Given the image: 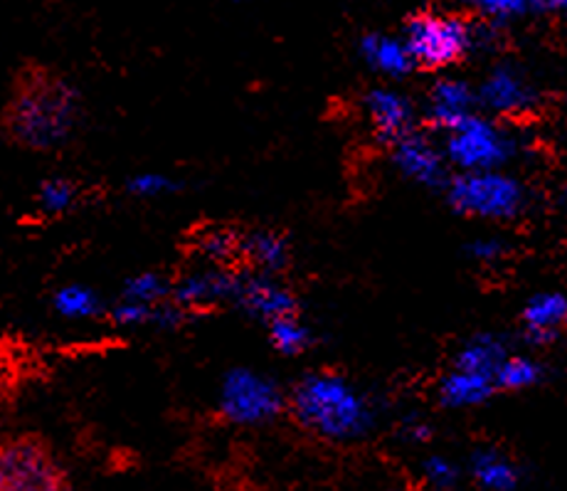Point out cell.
Listing matches in <instances>:
<instances>
[{"instance_id": "1", "label": "cell", "mask_w": 567, "mask_h": 491, "mask_svg": "<svg viewBox=\"0 0 567 491\" xmlns=\"http://www.w3.org/2000/svg\"><path fill=\"white\" fill-rule=\"evenodd\" d=\"M78 122V94L58 72L30 64L18 74L0 116L10 144L30 151L60 146Z\"/></svg>"}, {"instance_id": "2", "label": "cell", "mask_w": 567, "mask_h": 491, "mask_svg": "<svg viewBox=\"0 0 567 491\" xmlns=\"http://www.w3.org/2000/svg\"><path fill=\"white\" fill-rule=\"evenodd\" d=\"M299 420L329 438H351L368 420L365 402L336 376H313L303 380L293 396Z\"/></svg>"}, {"instance_id": "3", "label": "cell", "mask_w": 567, "mask_h": 491, "mask_svg": "<svg viewBox=\"0 0 567 491\" xmlns=\"http://www.w3.org/2000/svg\"><path fill=\"white\" fill-rule=\"evenodd\" d=\"M0 491H72V484L40 434H10L0 438Z\"/></svg>"}, {"instance_id": "4", "label": "cell", "mask_w": 567, "mask_h": 491, "mask_svg": "<svg viewBox=\"0 0 567 491\" xmlns=\"http://www.w3.org/2000/svg\"><path fill=\"white\" fill-rule=\"evenodd\" d=\"M474 42V32L460 16L420 13L405 28V45L414 64L427 70L460 62Z\"/></svg>"}, {"instance_id": "5", "label": "cell", "mask_w": 567, "mask_h": 491, "mask_svg": "<svg viewBox=\"0 0 567 491\" xmlns=\"http://www.w3.org/2000/svg\"><path fill=\"white\" fill-rule=\"evenodd\" d=\"M450 203L454 211L486 221H508L520 213L526 203L523 185L501 171L462 173L450 185Z\"/></svg>"}, {"instance_id": "6", "label": "cell", "mask_w": 567, "mask_h": 491, "mask_svg": "<svg viewBox=\"0 0 567 491\" xmlns=\"http://www.w3.org/2000/svg\"><path fill=\"white\" fill-rule=\"evenodd\" d=\"M511 141L482 116H468L450 131L446 154L464 173L498 171L511 158Z\"/></svg>"}, {"instance_id": "7", "label": "cell", "mask_w": 567, "mask_h": 491, "mask_svg": "<svg viewBox=\"0 0 567 491\" xmlns=\"http://www.w3.org/2000/svg\"><path fill=\"white\" fill-rule=\"evenodd\" d=\"M478 100L488 109L501 114H520L533 106L536 94L528 86V82L520 78L516 70L498 68L486 78V82L478 90Z\"/></svg>"}, {"instance_id": "8", "label": "cell", "mask_w": 567, "mask_h": 491, "mask_svg": "<svg viewBox=\"0 0 567 491\" xmlns=\"http://www.w3.org/2000/svg\"><path fill=\"white\" fill-rule=\"evenodd\" d=\"M476 94L460 80H442L430 94V116L440 129L452 131L474 116Z\"/></svg>"}, {"instance_id": "9", "label": "cell", "mask_w": 567, "mask_h": 491, "mask_svg": "<svg viewBox=\"0 0 567 491\" xmlns=\"http://www.w3.org/2000/svg\"><path fill=\"white\" fill-rule=\"evenodd\" d=\"M395 158L402 173H408L414 181L434 185L444 178V158L427 139L414 134L402 136L398 141Z\"/></svg>"}, {"instance_id": "10", "label": "cell", "mask_w": 567, "mask_h": 491, "mask_svg": "<svg viewBox=\"0 0 567 491\" xmlns=\"http://www.w3.org/2000/svg\"><path fill=\"white\" fill-rule=\"evenodd\" d=\"M523 321L533 341H548L567 324V297L560 291L536 294L523 309Z\"/></svg>"}, {"instance_id": "11", "label": "cell", "mask_w": 567, "mask_h": 491, "mask_svg": "<svg viewBox=\"0 0 567 491\" xmlns=\"http://www.w3.org/2000/svg\"><path fill=\"white\" fill-rule=\"evenodd\" d=\"M368 112L380 136L400 141L410 134L412 106L400 94L388 90H375L368 96Z\"/></svg>"}, {"instance_id": "12", "label": "cell", "mask_w": 567, "mask_h": 491, "mask_svg": "<svg viewBox=\"0 0 567 491\" xmlns=\"http://www.w3.org/2000/svg\"><path fill=\"white\" fill-rule=\"evenodd\" d=\"M494 388H496L494 378L454 368L442 383V400L452 408H472V406H478V402L488 400Z\"/></svg>"}, {"instance_id": "13", "label": "cell", "mask_w": 567, "mask_h": 491, "mask_svg": "<svg viewBox=\"0 0 567 491\" xmlns=\"http://www.w3.org/2000/svg\"><path fill=\"white\" fill-rule=\"evenodd\" d=\"M506 361V348L504 344L498 341L496 336H476L468 341L460 356H456V366L460 370H468V374H478V376H486V378H494L501 364Z\"/></svg>"}, {"instance_id": "14", "label": "cell", "mask_w": 567, "mask_h": 491, "mask_svg": "<svg viewBox=\"0 0 567 491\" xmlns=\"http://www.w3.org/2000/svg\"><path fill=\"white\" fill-rule=\"evenodd\" d=\"M365 60L373 64L375 70L392 74V78H402L412 70V58L405 45V40L388 38V35H368L361 45Z\"/></svg>"}, {"instance_id": "15", "label": "cell", "mask_w": 567, "mask_h": 491, "mask_svg": "<svg viewBox=\"0 0 567 491\" xmlns=\"http://www.w3.org/2000/svg\"><path fill=\"white\" fill-rule=\"evenodd\" d=\"M540 366L533 361V358H520L514 356L501 364L498 374H496V388H508V390H523L536 386L540 380Z\"/></svg>"}, {"instance_id": "16", "label": "cell", "mask_w": 567, "mask_h": 491, "mask_svg": "<svg viewBox=\"0 0 567 491\" xmlns=\"http://www.w3.org/2000/svg\"><path fill=\"white\" fill-rule=\"evenodd\" d=\"M474 474L478 482L488 489L506 491L516 484V472L506 460H501L496 454H478L474 462Z\"/></svg>"}, {"instance_id": "17", "label": "cell", "mask_w": 567, "mask_h": 491, "mask_svg": "<svg viewBox=\"0 0 567 491\" xmlns=\"http://www.w3.org/2000/svg\"><path fill=\"white\" fill-rule=\"evenodd\" d=\"M468 8H474L476 13L494 20H511L518 16H526L533 8V0H464Z\"/></svg>"}, {"instance_id": "18", "label": "cell", "mask_w": 567, "mask_h": 491, "mask_svg": "<svg viewBox=\"0 0 567 491\" xmlns=\"http://www.w3.org/2000/svg\"><path fill=\"white\" fill-rule=\"evenodd\" d=\"M275 341L287 354H297L299 348L307 344V331L291 319V316H281V319L275 321Z\"/></svg>"}, {"instance_id": "19", "label": "cell", "mask_w": 567, "mask_h": 491, "mask_svg": "<svg viewBox=\"0 0 567 491\" xmlns=\"http://www.w3.org/2000/svg\"><path fill=\"white\" fill-rule=\"evenodd\" d=\"M476 259H484V262H494L496 257L504 255V245L498 243V239H476V243L472 245V249H468Z\"/></svg>"}, {"instance_id": "20", "label": "cell", "mask_w": 567, "mask_h": 491, "mask_svg": "<svg viewBox=\"0 0 567 491\" xmlns=\"http://www.w3.org/2000/svg\"><path fill=\"white\" fill-rule=\"evenodd\" d=\"M72 198L70 188L64 183H50L45 188V201L52 205V207H62L68 205V201Z\"/></svg>"}, {"instance_id": "21", "label": "cell", "mask_w": 567, "mask_h": 491, "mask_svg": "<svg viewBox=\"0 0 567 491\" xmlns=\"http://www.w3.org/2000/svg\"><path fill=\"white\" fill-rule=\"evenodd\" d=\"M427 472H430L432 479H437V482H450L452 474H454V469L446 464L444 460H432L427 464Z\"/></svg>"}, {"instance_id": "22", "label": "cell", "mask_w": 567, "mask_h": 491, "mask_svg": "<svg viewBox=\"0 0 567 491\" xmlns=\"http://www.w3.org/2000/svg\"><path fill=\"white\" fill-rule=\"evenodd\" d=\"M60 304H62V309H68V311L86 309V294H82V291H68L60 299Z\"/></svg>"}, {"instance_id": "23", "label": "cell", "mask_w": 567, "mask_h": 491, "mask_svg": "<svg viewBox=\"0 0 567 491\" xmlns=\"http://www.w3.org/2000/svg\"><path fill=\"white\" fill-rule=\"evenodd\" d=\"M533 8L540 10H558L567 16V0H533Z\"/></svg>"}, {"instance_id": "24", "label": "cell", "mask_w": 567, "mask_h": 491, "mask_svg": "<svg viewBox=\"0 0 567 491\" xmlns=\"http://www.w3.org/2000/svg\"><path fill=\"white\" fill-rule=\"evenodd\" d=\"M563 207H565V211H567V185H565V191H563Z\"/></svg>"}]
</instances>
